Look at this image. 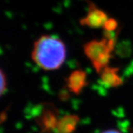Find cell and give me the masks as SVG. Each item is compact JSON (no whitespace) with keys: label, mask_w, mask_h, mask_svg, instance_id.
Instances as JSON below:
<instances>
[{"label":"cell","mask_w":133,"mask_h":133,"mask_svg":"<svg viewBox=\"0 0 133 133\" xmlns=\"http://www.w3.org/2000/svg\"><path fill=\"white\" fill-rule=\"evenodd\" d=\"M31 58L34 63L44 70H56L66 60V45L57 37L42 35L33 44Z\"/></svg>","instance_id":"obj_1"},{"label":"cell","mask_w":133,"mask_h":133,"mask_svg":"<svg viewBox=\"0 0 133 133\" xmlns=\"http://www.w3.org/2000/svg\"><path fill=\"white\" fill-rule=\"evenodd\" d=\"M59 119V112L56 107L52 103L44 104L36 118L41 133H57Z\"/></svg>","instance_id":"obj_2"},{"label":"cell","mask_w":133,"mask_h":133,"mask_svg":"<svg viewBox=\"0 0 133 133\" xmlns=\"http://www.w3.org/2000/svg\"><path fill=\"white\" fill-rule=\"evenodd\" d=\"M117 37L109 39L104 38L101 40H92L84 44V52L86 56L93 62L105 52H112L116 48Z\"/></svg>","instance_id":"obj_3"},{"label":"cell","mask_w":133,"mask_h":133,"mask_svg":"<svg viewBox=\"0 0 133 133\" xmlns=\"http://www.w3.org/2000/svg\"><path fill=\"white\" fill-rule=\"evenodd\" d=\"M88 13L84 18L80 19V24L90 28H99L104 26L108 19L107 14L104 10L98 8L91 1L87 0Z\"/></svg>","instance_id":"obj_4"},{"label":"cell","mask_w":133,"mask_h":133,"mask_svg":"<svg viewBox=\"0 0 133 133\" xmlns=\"http://www.w3.org/2000/svg\"><path fill=\"white\" fill-rule=\"evenodd\" d=\"M67 90L72 93L79 95L88 84L87 76L85 71L78 69L73 70L66 78Z\"/></svg>","instance_id":"obj_5"},{"label":"cell","mask_w":133,"mask_h":133,"mask_svg":"<svg viewBox=\"0 0 133 133\" xmlns=\"http://www.w3.org/2000/svg\"><path fill=\"white\" fill-rule=\"evenodd\" d=\"M119 68L107 66L100 72L102 83L109 87H118L124 84L122 78L118 74Z\"/></svg>","instance_id":"obj_6"},{"label":"cell","mask_w":133,"mask_h":133,"mask_svg":"<svg viewBox=\"0 0 133 133\" xmlns=\"http://www.w3.org/2000/svg\"><path fill=\"white\" fill-rule=\"evenodd\" d=\"M80 118L76 115H66L59 119L57 125V133H73Z\"/></svg>","instance_id":"obj_7"},{"label":"cell","mask_w":133,"mask_h":133,"mask_svg":"<svg viewBox=\"0 0 133 133\" xmlns=\"http://www.w3.org/2000/svg\"><path fill=\"white\" fill-rule=\"evenodd\" d=\"M112 58V52H107L102 54L95 61L92 62L95 71L98 73H100L105 67L108 66V64H109Z\"/></svg>","instance_id":"obj_8"},{"label":"cell","mask_w":133,"mask_h":133,"mask_svg":"<svg viewBox=\"0 0 133 133\" xmlns=\"http://www.w3.org/2000/svg\"><path fill=\"white\" fill-rule=\"evenodd\" d=\"M115 52L120 57H128L132 52V46L129 42H122L115 48Z\"/></svg>","instance_id":"obj_9"},{"label":"cell","mask_w":133,"mask_h":133,"mask_svg":"<svg viewBox=\"0 0 133 133\" xmlns=\"http://www.w3.org/2000/svg\"><path fill=\"white\" fill-rule=\"evenodd\" d=\"M118 22L116 19L113 18H108L107 20L105 22L103 28L104 31L115 32L118 29Z\"/></svg>","instance_id":"obj_10"},{"label":"cell","mask_w":133,"mask_h":133,"mask_svg":"<svg viewBox=\"0 0 133 133\" xmlns=\"http://www.w3.org/2000/svg\"><path fill=\"white\" fill-rule=\"evenodd\" d=\"M7 89V80L4 72L0 68V96L3 95Z\"/></svg>","instance_id":"obj_11"},{"label":"cell","mask_w":133,"mask_h":133,"mask_svg":"<svg viewBox=\"0 0 133 133\" xmlns=\"http://www.w3.org/2000/svg\"><path fill=\"white\" fill-rule=\"evenodd\" d=\"M101 133H121L120 131L118 130H117V129H107V130H105V131H103Z\"/></svg>","instance_id":"obj_12"},{"label":"cell","mask_w":133,"mask_h":133,"mask_svg":"<svg viewBox=\"0 0 133 133\" xmlns=\"http://www.w3.org/2000/svg\"><path fill=\"white\" fill-rule=\"evenodd\" d=\"M132 133H133V129H132Z\"/></svg>","instance_id":"obj_13"}]
</instances>
